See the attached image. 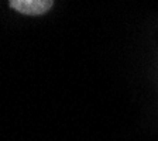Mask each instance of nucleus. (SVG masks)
<instances>
[{"label":"nucleus","mask_w":158,"mask_h":141,"mask_svg":"<svg viewBox=\"0 0 158 141\" xmlns=\"http://www.w3.org/2000/svg\"><path fill=\"white\" fill-rule=\"evenodd\" d=\"M10 7L20 11L21 14H28V16H38V14L47 13L54 2L51 0H11Z\"/></svg>","instance_id":"1"}]
</instances>
